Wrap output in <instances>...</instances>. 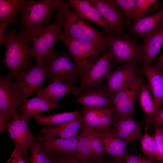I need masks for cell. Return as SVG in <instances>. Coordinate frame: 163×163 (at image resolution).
Instances as JSON below:
<instances>
[{
	"label": "cell",
	"mask_w": 163,
	"mask_h": 163,
	"mask_svg": "<svg viewBox=\"0 0 163 163\" xmlns=\"http://www.w3.org/2000/svg\"><path fill=\"white\" fill-rule=\"evenodd\" d=\"M85 128L90 139L92 151L96 163H104L105 152L100 139L95 131Z\"/></svg>",
	"instance_id": "obj_32"
},
{
	"label": "cell",
	"mask_w": 163,
	"mask_h": 163,
	"mask_svg": "<svg viewBox=\"0 0 163 163\" xmlns=\"http://www.w3.org/2000/svg\"><path fill=\"white\" fill-rule=\"evenodd\" d=\"M0 24V44L1 46L2 42L4 37L5 35V32L6 28L9 23L5 21H2Z\"/></svg>",
	"instance_id": "obj_41"
},
{
	"label": "cell",
	"mask_w": 163,
	"mask_h": 163,
	"mask_svg": "<svg viewBox=\"0 0 163 163\" xmlns=\"http://www.w3.org/2000/svg\"><path fill=\"white\" fill-rule=\"evenodd\" d=\"M75 12L80 16L103 28L105 33L110 34L111 27L104 19L98 10L88 0H69Z\"/></svg>",
	"instance_id": "obj_21"
},
{
	"label": "cell",
	"mask_w": 163,
	"mask_h": 163,
	"mask_svg": "<svg viewBox=\"0 0 163 163\" xmlns=\"http://www.w3.org/2000/svg\"><path fill=\"white\" fill-rule=\"evenodd\" d=\"M157 125L163 127V107L159 108L149 117L145 126V131L147 132L149 124Z\"/></svg>",
	"instance_id": "obj_37"
},
{
	"label": "cell",
	"mask_w": 163,
	"mask_h": 163,
	"mask_svg": "<svg viewBox=\"0 0 163 163\" xmlns=\"http://www.w3.org/2000/svg\"><path fill=\"white\" fill-rule=\"evenodd\" d=\"M113 67L107 52L104 53L98 57L88 70L82 75L80 84L75 86L71 94L74 96H80L91 88L98 87L106 78Z\"/></svg>",
	"instance_id": "obj_9"
},
{
	"label": "cell",
	"mask_w": 163,
	"mask_h": 163,
	"mask_svg": "<svg viewBox=\"0 0 163 163\" xmlns=\"http://www.w3.org/2000/svg\"><path fill=\"white\" fill-rule=\"evenodd\" d=\"M115 94L106 85L97 87L85 92L71 103H78L89 107H105L112 110Z\"/></svg>",
	"instance_id": "obj_16"
},
{
	"label": "cell",
	"mask_w": 163,
	"mask_h": 163,
	"mask_svg": "<svg viewBox=\"0 0 163 163\" xmlns=\"http://www.w3.org/2000/svg\"><path fill=\"white\" fill-rule=\"evenodd\" d=\"M81 114L79 111L75 110L53 114L47 116H43L38 114L33 117L39 125L52 126L62 124Z\"/></svg>",
	"instance_id": "obj_28"
},
{
	"label": "cell",
	"mask_w": 163,
	"mask_h": 163,
	"mask_svg": "<svg viewBox=\"0 0 163 163\" xmlns=\"http://www.w3.org/2000/svg\"><path fill=\"white\" fill-rule=\"evenodd\" d=\"M104 163H115L113 161H107L105 162H104Z\"/></svg>",
	"instance_id": "obj_43"
},
{
	"label": "cell",
	"mask_w": 163,
	"mask_h": 163,
	"mask_svg": "<svg viewBox=\"0 0 163 163\" xmlns=\"http://www.w3.org/2000/svg\"><path fill=\"white\" fill-rule=\"evenodd\" d=\"M30 41L27 30L17 31L11 29L5 34L2 42L6 48L3 62L9 69L8 75L11 79L28 64L32 57V47L29 45Z\"/></svg>",
	"instance_id": "obj_1"
},
{
	"label": "cell",
	"mask_w": 163,
	"mask_h": 163,
	"mask_svg": "<svg viewBox=\"0 0 163 163\" xmlns=\"http://www.w3.org/2000/svg\"><path fill=\"white\" fill-rule=\"evenodd\" d=\"M156 66L163 69V53L158 58V63Z\"/></svg>",
	"instance_id": "obj_42"
},
{
	"label": "cell",
	"mask_w": 163,
	"mask_h": 163,
	"mask_svg": "<svg viewBox=\"0 0 163 163\" xmlns=\"http://www.w3.org/2000/svg\"><path fill=\"white\" fill-rule=\"evenodd\" d=\"M83 125L81 114L62 124L54 126H46L41 129V135L68 139L75 136Z\"/></svg>",
	"instance_id": "obj_23"
},
{
	"label": "cell",
	"mask_w": 163,
	"mask_h": 163,
	"mask_svg": "<svg viewBox=\"0 0 163 163\" xmlns=\"http://www.w3.org/2000/svg\"><path fill=\"white\" fill-rule=\"evenodd\" d=\"M88 0L110 26V34L118 35L121 32L126 21V18L113 0Z\"/></svg>",
	"instance_id": "obj_14"
},
{
	"label": "cell",
	"mask_w": 163,
	"mask_h": 163,
	"mask_svg": "<svg viewBox=\"0 0 163 163\" xmlns=\"http://www.w3.org/2000/svg\"><path fill=\"white\" fill-rule=\"evenodd\" d=\"M30 148V163H55L54 156L43 150L37 139Z\"/></svg>",
	"instance_id": "obj_31"
},
{
	"label": "cell",
	"mask_w": 163,
	"mask_h": 163,
	"mask_svg": "<svg viewBox=\"0 0 163 163\" xmlns=\"http://www.w3.org/2000/svg\"><path fill=\"white\" fill-rule=\"evenodd\" d=\"M7 75L0 78V132L3 133L7 125L18 114L17 111L24 100L14 83Z\"/></svg>",
	"instance_id": "obj_6"
},
{
	"label": "cell",
	"mask_w": 163,
	"mask_h": 163,
	"mask_svg": "<svg viewBox=\"0 0 163 163\" xmlns=\"http://www.w3.org/2000/svg\"><path fill=\"white\" fill-rule=\"evenodd\" d=\"M142 68L148 80L154 102L153 111L150 117L159 108L163 103V71L156 65L143 64Z\"/></svg>",
	"instance_id": "obj_20"
},
{
	"label": "cell",
	"mask_w": 163,
	"mask_h": 163,
	"mask_svg": "<svg viewBox=\"0 0 163 163\" xmlns=\"http://www.w3.org/2000/svg\"><path fill=\"white\" fill-rule=\"evenodd\" d=\"M126 163H163V161H152L140 155L129 154L127 157Z\"/></svg>",
	"instance_id": "obj_39"
},
{
	"label": "cell",
	"mask_w": 163,
	"mask_h": 163,
	"mask_svg": "<svg viewBox=\"0 0 163 163\" xmlns=\"http://www.w3.org/2000/svg\"><path fill=\"white\" fill-rule=\"evenodd\" d=\"M110 49L107 52L112 62L123 65L134 62H143L142 45H140L137 38L129 34L115 36L104 33Z\"/></svg>",
	"instance_id": "obj_4"
},
{
	"label": "cell",
	"mask_w": 163,
	"mask_h": 163,
	"mask_svg": "<svg viewBox=\"0 0 163 163\" xmlns=\"http://www.w3.org/2000/svg\"><path fill=\"white\" fill-rule=\"evenodd\" d=\"M24 0H0V20L13 24L21 21L17 16L19 10L24 3Z\"/></svg>",
	"instance_id": "obj_27"
},
{
	"label": "cell",
	"mask_w": 163,
	"mask_h": 163,
	"mask_svg": "<svg viewBox=\"0 0 163 163\" xmlns=\"http://www.w3.org/2000/svg\"><path fill=\"white\" fill-rule=\"evenodd\" d=\"M124 13L126 21L130 22L133 18L136 8V0H113Z\"/></svg>",
	"instance_id": "obj_35"
},
{
	"label": "cell",
	"mask_w": 163,
	"mask_h": 163,
	"mask_svg": "<svg viewBox=\"0 0 163 163\" xmlns=\"http://www.w3.org/2000/svg\"></svg>",
	"instance_id": "obj_45"
},
{
	"label": "cell",
	"mask_w": 163,
	"mask_h": 163,
	"mask_svg": "<svg viewBox=\"0 0 163 163\" xmlns=\"http://www.w3.org/2000/svg\"><path fill=\"white\" fill-rule=\"evenodd\" d=\"M160 7L157 0H136V8L133 21H136Z\"/></svg>",
	"instance_id": "obj_34"
},
{
	"label": "cell",
	"mask_w": 163,
	"mask_h": 163,
	"mask_svg": "<svg viewBox=\"0 0 163 163\" xmlns=\"http://www.w3.org/2000/svg\"><path fill=\"white\" fill-rule=\"evenodd\" d=\"M75 87L71 82H55L50 83L45 88H41L36 93L37 96L57 104L63 97L72 93Z\"/></svg>",
	"instance_id": "obj_25"
},
{
	"label": "cell",
	"mask_w": 163,
	"mask_h": 163,
	"mask_svg": "<svg viewBox=\"0 0 163 163\" xmlns=\"http://www.w3.org/2000/svg\"><path fill=\"white\" fill-rule=\"evenodd\" d=\"M139 99L143 111L147 115L150 117L154 108L153 99L151 96L149 85L144 82L139 93Z\"/></svg>",
	"instance_id": "obj_33"
},
{
	"label": "cell",
	"mask_w": 163,
	"mask_h": 163,
	"mask_svg": "<svg viewBox=\"0 0 163 163\" xmlns=\"http://www.w3.org/2000/svg\"><path fill=\"white\" fill-rule=\"evenodd\" d=\"M142 124L136 120L133 113L118 120L109 131L127 144L140 139Z\"/></svg>",
	"instance_id": "obj_17"
},
{
	"label": "cell",
	"mask_w": 163,
	"mask_h": 163,
	"mask_svg": "<svg viewBox=\"0 0 163 163\" xmlns=\"http://www.w3.org/2000/svg\"><path fill=\"white\" fill-rule=\"evenodd\" d=\"M137 62L123 65L109 73L106 77V86L111 92H117L136 74L138 68Z\"/></svg>",
	"instance_id": "obj_22"
},
{
	"label": "cell",
	"mask_w": 163,
	"mask_h": 163,
	"mask_svg": "<svg viewBox=\"0 0 163 163\" xmlns=\"http://www.w3.org/2000/svg\"><path fill=\"white\" fill-rule=\"evenodd\" d=\"M49 77V71L43 62L36 61L35 65H32L29 62L15 76L16 81L14 83L24 100L36 93Z\"/></svg>",
	"instance_id": "obj_7"
},
{
	"label": "cell",
	"mask_w": 163,
	"mask_h": 163,
	"mask_svg": "<svg viewBox=\"0 0 163 163\" xmlns=\"http://www.w3.org/2000/svg\"><path fill=\"white\" fill-rule=\"evenodd\" d=\"M53 5L57 13L62 18V31L66 35L72 38L100 42L107 44L104 37L88 21L72 11L66 1L54 0Z\"/></svg>",
	"instance_id": "obj_2"
},
{
	"label": "cell",
	"mask_w": 163,
	"mask_h": 163,
	"mask_svg": "<svg viewBox=\"0 0 163 163\" xmlns=\"http://www.w3.org/2000/svg\"><path fill=\"white\" fill-rule=\"evenodd\" d=\"M77 150L81 159L85 163H96L90 139L85 128L82 126Z\"/></svg>",
	"instance_id": "obj_30"
},
{
	"label": "cell",
	"mask_w": 163,
	"mask_h": 163,
	"mask_svg": "<svg viewBox=\"0 0 163 163\" xmlns=\"http://www.w3.org/2000/svg\"><path fill=\"white\" fill-rule=\"evenodd\" d=\"M20 154L16 147H15L12 153L6 163H27Z\"/></svg>",
	"instance_id": "obj_40"
},
{
	"label": "cell",
	"mask_w": 163,
	"mask_h": 163,
	"mask_svg": "<svg viewBox=\"0 0 163 163\" xmlns=\"http://www.w3.org/2000/svg\"><path fill=\"white\" fill-rule=\"evenodd\" d=\"M153 126L154 131L152 136L160 153L163 156V127L157 125Z\"/></svg>",
	"instance_id": "obj_38"
},
{
	"label": "cell",
	"mask_w": 163,
	"mask_h": 163,
	"mask_svg": "<svg viewBox=\"0 0 163 163\" xmlns=\"http://www.w3.org/2000/svg\"><path fill=\"white\" fill-rule=\"evenodd\" d=\"M162 107H163V106H162Z\"/></svg>",
	"instance_id": "obj_44"
},
{
	"label": "cell",
	"mask_w": 163,
	"mask_h": 163,
	"mask_svg": "<svg viewBox=\"0 0 163 163\" xmlns=\"http://www.w3.org/2000/svg\"><path fill=\"white\" fill-rule=\"evenodd\" d=\"M163 27V8L152 14L146 15L134 22L130 26L129 34L146 38Z\"/></svg>",
	"instance_id": "obj_18"
},
{
	"label": "cell",
	"mask_w": 163,
	"mask_h": 163,
	"mask_svg": "<svg viewBox=\"0 0 163 163\" xmlns=\"http://www.w3.org/2000/svg\"><path fill=\"white\" fill-rule=\"evenodd\" d=\"M95 131L105 153L112 157L115 163H126L129 154L126 150L127 144L109 131L103 133Z\"/></svg>",
	"instance_id": "obj_19"
},
{
	"label": "cell",
	"mask_w": 163,
	"mask_h": 163,
	"mask_svg": "<svg viewBox=\"0 0 163 163\" xmlns=\"http://www.w3.org/2000/svg\"><path fill=\"white\" fill-rule=\"evenodd\" d=\"M80 134L69 138H62L42 135L38 138L41 148L49 154L66 155L78 153L77 147Z\"/></svg>",
	"instance_id": "obj_15"
},
{
	"label": "cell",
	"mask_w": 163,
	"mask_h": 163,
	"mask_svg": "<svg viewBox=\"0 0 163 163\" xmlns=\"http://www.w3.org/2000/svg\"><path fill=\"white\" fill-rule=\"evenodd\" d=\"M43 63L50 74V82H71L77 72L76 66L68 54L62 53L54 54L45 59Z\"/></svg>",
	"instance_id": "obj_11"
},
{
	"label": "cell",
	"mask_w": 163,
	"mask_h": 163,
	"mask_svg": "<svg viewBox=\"0 0 163 163\" xmlns=\"http://www.w3.org/2000/svg\"><path fill=\"white\" fill-rule=\"evenodd\" d=\"M144 82L136 74L116 94L113 108L118 120L133 113L141 86Z\"/></svg>",
	"instance_id": "obj_10"
},
{
	"label": "cell",
	"mask_w": 163,
	"mask_h": 163,
	"mask_svg": "<svg viewBox=\"0 0 163 163\" xmlns=\"http://www.w3.org/2000/svg\"><path fill=\"white\" fill-rule=\"evenodd\" d=\"M27 124L24 118L18 114L9 122L7 129L20 154L27 162L30 161L28 148L36 139L31 133Z\"/></svg>",
	"instance_id": "obj_12"
},
{
	"label": "cell",
	"mask_w": 163,
	"mask_h": 163,
	"mask_svg": "<svg viewBox=\"0 0 163 163\" xmlns=\"http://www.w3.org/2000/svg\"><path fill=\"white\" fill-rule=\"evenodd\" d=\"M59 107L58 105L37 96L30 99L28 98L25 99L22 105L18 109V111L21 113V115L27 123L30 117H33L41 112L58 108Z\"/></svg>",
	"instance_id": "obj_24"
},
{
	"label": "cell",
	"mask_w": 163,
	"mask_h": 163,
	"mask_svg": "<svg viewBox=\"0 0 163 163\" xmlns=\"http://www.w3.org/2000/svg\"><path fill=\"white\" fill-rule=\"evenodd\" d=\"M112 110L102 107L83 106L82 126L101 133L111 129Z\"/></svg>",
	"instance_id": "obj_13"
},
{
	"label": "cell",
	"mask_w": 163,
	"mask_h": 163,
	"mask_svg": "<svg viewBox=\"0 0 163 163\" xmlns=\"http://www.w3.org/2000/svg\"><path fill=\"white\" fill-rule=\"evenodd\" d=\"M58 40L66 46L82 75L88 70L99 54L108 46L101 42L72 38L66 35L62 30Z\"/></svg>",
	"instance_id": "obj_5"
},
{
	"label": "cell",
	"mask_w": 163,
	"mask_h": 163,
	"mask_svg": "<svg viewBox=\"0 0 163 163\" xmlns=\"http://www.w3.org/2000/svg\"><path fill=\"white\" fill-rule=\"evenodd\" d=\"M55 21L45 26L40 25L27 30L32 46V57L36 61L43 62L46 58L56 53L54 46L62 27V18L57 13L55 16Z\"/></svg>",
	"instance_id": "obj_3"
},
{
	"label": "cell",
	"mask_w": 163,
	"mask_h": 163,
	"mask_svg": "<svg viewBox=\"0 0 163 163\" xmlns=\"http://www.w3.org/2000/svg\"><path fill=\"white\" fill-rule=\"evenodd\" d=\"M143 39V64L152 65L163 44V27L160 30Z\"/></svg>",
	"instance_id": "obj_26"
},
{
	"label": "cell",
	"mask_w": 163,
	"mask_h": 163,
	"mask_svg": "<svg viewBox=\"0 0 163 163\" xmlns=\"http://www.w3.org/2000/svg\"><path fill=\"white\" fill-rule=\"evenodd\" d=\"M53 155L54 157L55 163H85L81 159L78 153L62 155Z\"/></svg>",
	"instance_id": "obj_36"
},
{
	"label": "cell",
	"mask_w": 163,
	"mask_h": 163,
	"mask_svg": "<svg viewBox=\"0 0 163 163\" xmlns=\"http://www.w3.org/2000/svg\"><path fill=\"white\" fill-rule=\"evenodd\" d=\"M139 140L142 151L146 157L152 161H163V156L160 153L152 136L145 132Z\"/></svg>",
	"instance_id": "obj_29"
},
{
	"label": "cell",
	"mask_w": 163,
	"mask_h": 163,
	"mask_svg": "<svg viewBox=\"0 0 163 163\" xmlns=\"http://www.w3.org/2000/svg\"><path fill=\"white\" fill-rule=\"evenodd\" d=\"M54 0H25L20 10L21 15V29H29L51 21L55 8Z\"/></svg>",
	"instance_id": "obj_8"
}]
</instances>
